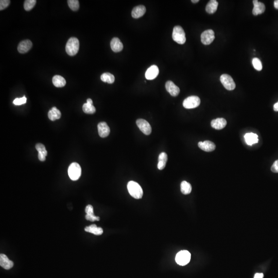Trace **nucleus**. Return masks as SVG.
I'll return each mask as SVG.
<instances>
[{"mask_svg":"<svg viewBox=\"0 0 278 278\" xmlns=\"http://www.w3.org/2000/svg\"><path fill=\"white\" fill-rule=\"evenodd\" d=\"M127 189L129 193L133 198L139 200L142 198L143 195V191L142 187L136 182L130 181L127 184Z\"/></svg>","mask_w":278,"mask_h":278,"instance_id":"f257e3e1","label":"nucleus"},{"mask_svg":"<svg viewBox=\"0 0 278 278\" xmlns=\"http://www.w3.org/2000/svg\"><path fill=\"white\" fill-rule=\"evenodd\" d=\"M79 41L75 37H71L68 40L65 46V51L70 56L75 55L79 51Z\"/></svg>","mask_w":278,"mask_h":278,"instance_id":"f03ea898","label":"nucleus"},{"mask_svg":"<svg viewBox=\"0 0 278 278\" xmlns=\"http://www.w3.org/2000/svg\"><path fill=\"white\" fill-rule=\"evenodd\" d=\"M173 39L177 43L183 44L186 43V37L185 31L180 26H176L173 29Z\"/></svg>","mask_w":278,"mask_h":278,"instance_id":"7ed1b4c3","label":"nucleus"},{"mask_svg":"<svg viewBox=\"0 0 278 278\" xmlns=\"http://www.w3.org/2000/svg\"><path fill=\"white\" fill-rule=\"evenodd\" d=\"M82 174V168L78 163L73 162L71 163L68 168V175L71 180H77Z\"/></svg>","mask_w":278,"mask_h":278,"instance_id":"20e7f679","label":"nucleus"},{"mask_svg":"<svg viewBox=\"0 0 278 278\" xmlns=\"http://www.w3.org/2000/svg\"><path fill=\"white\" fill-rule=\"evenodd\" d=\"M191 257V255L189 251L187 250H182L176 254V262L179 265L185 266L190 261Z\"/></svg>","mask_w":278,"mask_h":278,"instance_id":"39448f33","label":"nucleus"},{"mask_svg":"<svg viewBox=\"0 0 278 278\" xmlns=\"http://www.w3.org/2000/svg\"><path fill=\"white\" fill-rule=\"evenodd\" d=\"M200 100L197 96H191L186 98L183 102V106L186 109H193L200 106Z\"/></svg>","mask_w":278,"mask_h":278,"instance_id":"423d86ee","label":"nucleus"},{"mask_svg":"<svg viewBox=\"0 0 278 278\" xmlns=\"http://www.w3.org/2000/svg\"><path fill=\"white\" fill-rule=\"evenodd\" d=\"M220 79L222 85L228 90L231 91L235 88V83L231 76L226 74H222Z\"/></svg>","mask_w":278,"mask_h":278,"instance_id":"0eeeda50","label":"nucleus"},{"mask_svg":"<svg viewBox=\"0 0 278 278\" xmlns=\"http://www.w3.org/2000/svg\"><path fill=\"white\" fill-rule=\"evenodd\" d=\"M137 125L141 131L145 135H149L151 132V126L145 119H140L137 120Z\"/></svg>","mask_w":278,"mask_h":278,"instance_id":"6e6552de","label":"nucleus"},{"mask_svg":"<svg viewBox=\"0 0 278 278\" xmlns=\"http://www.w3.org/2000/svg\"><path fill=\"white\" fill-rule=\"evenodd\" d=\"M214 32L212 29L205 30L201 34V43L204 45L211 44L214 41Z\"/></svg>","mask_w":278,"mask_h":278,"instance_id":"1a4fd4ad","label":"nucleus"},{"mask_svg":"<svg viewBox=\"0 0 278 278\" xmlns=\"http://www.w3.org/2000/svg\"><path fill=\"white\" fill-rule=\"evenodd\" d=\"M165 88L166 91L171 94L172 96H177L180 93V89L173 82L168 80L165 83Z\"/></svg>","mask_w":278,"mask_h":278,"instance_id":"9d476101","label":"nucleus"},{"mask_svg":"<svg viewBox=\"0 0 278 278\" xmlns=\"http://www.w3.org/2000/svg\"><path fill=\"white\" fill-rule=\"evenodd\" d=\"M98 134L101 138H106L108 136L110 132V129L106 122H102L98 123L97 125Z\"/></svg>","mask_w":278,"mask_h":278,"instance_id":"9b49d317","label":"nucleus"},{"mask_svg":"<svg viewBox=\"0 0 278 278\" xmlns=\"http://www.w3.org/2000/svg\"><path fill=\"white\" fill-rule=\"evenodd\" d=\"M159 73V68L157 65H151L147 70L145 73V77L148 80H153L157 77Z\"/></svg>","mask_w":278,"mask_h":278,"instance_id":"f8f14e48","label":"nucleus"},{"mask_svg":"<svg viewBox=\"0 0 278 278\" xmlns=\"http://www.w3.org/2000/svg\"><path fill=\"white\" fill-rule=\"evenodd\" d=\"M33 43L31 41L28 39L24 40L20 42V43L19 44L18 46V51L19 53L21 54L27 53V52L31 49Z\"/></svg>","mask_w":278,"mask_h":278,"instance_id":"ddd939ff","label":"nucleus"},{"mask_svg":"<svg viewBox=\"0 0 278 278\" xmlns=\"http://www.w3.org/2000/svg\"><path fill=\"white\" fill-rule=\"evenodd\" d=\"M0 265L3 268L8 270L14 266V262L9 260L6 255L4 254H0Z\"/></svg>","mask_w":278,"mask_h":278,"instance_id":"4468645a","label":"nucleus"},{"mask_svg":"<svg viewBox=\"0 0 278 278\" xmlns=\"http://www.w3.org/2000/svg\"><path fill=\"white\" fill-rule=\"evenodd\" d=\"M198 146L201 150L207 152H211L214 150L216 148L215 144L210 141H205L204 142H200Z\"/></svg>","mask_w":278,"mask_h":278,"instance_id":"2eb2a0df","label":"nucleus"},{"mask_svg":"<svg viewBox=\"0 0 278 278\" xmlns=\"http://www.w3.org/2000/svg\"><path fill=\"white\" fill-rule=\"evenodd\" d=\"M211 125L213 128L217 130H221L225 127L227 125V121L224 118H217L213 119L211 122Z\"/></svg>","mask_w":278,"mask_h":278,"instance_id":"dca6fc26","label":"nucleus"},{"mask_svg":"<svg viewBox=\"0 0 278 278\" xmlns=\"http://www.w3.org/2000/svg\"><path fill=\"white\" fill-rule=\"evenodd\" d=\"M253 3L254 5L253 9V14L254 16H257L260 14H263L265 11V6L263 3L258 2L257 0L253 1Z\"/></svg>","mask_w":278,"mask_h":278,"instance_id":"f3484780","label":"nucleus"},{"mask_svg":"<svg viewBox=\"0 0 278 278\" xmlns=\"http://www.w3.org/2000/svg\"><path fill=\"white\" fill-rule=\"evenodd\" d=\"M85 212L87 213L86 215V219L91 222L100 221V217L98 216H96L94 214L93 208L92 206L89 204L85 208Z\"/></svg>","mask_w":278,"mask_h":278,"instance_id":"a211bd4d","label":"nucleus"},{"mask_svg":"<svg viewBox=\"0 0 278 278\" xmlns=\"http://www.w3.org/2000/svg\"><path fill=\"white\" fill-rule=\"evenodd\" d=\"M146 12V8L143 5H139L133 8L132 12V17L138 19L142 17Z\"/></svg>","mask_w":278,"mask_h":278,"instance_id":"6ab92c4d","label":"nucleus"},{"mask_svg":"<svg viewBox=\"0 0 278 278\" xmlns=\"http://www.w3.org/2000/svg\"><path fill=\"white\" fill-rule=\"evenodd\" d=\"M111 48L114 52H119L123 49V44L118 38H114L110 43Z\"/></svg>","mask_w":278,"mask_h":278,"instance_id":"aec40b11","label":"nucleus"},{"mask_svg":"<svg viewBox=\"0 0 278 278\" xmlns=\"http://www.w3.org/2000/svg\"><path fill=\"white\" fill-rule=\"evenodd\" d=\"M245 141L248 145H253V144L258 143V136L253 133H246L244 136Z\"/></svg>","mask_w":278,"mask_h":278,"instance_id":"412c9836","label":"nucleus"},{"mask_svg":"<svg viewBox=\"0 0 278 278\" xmlns=\"http://www.w3.org/2000/svg\"><path fill=\"white\" fill-rule=\"evenodd\" d=\"M218 3L216 0H211L208 2L206 7V11L209 14H213L217 9Z\"/></svg>","mask_w":278,"mask_h":278,"instance_id":"4be33fe9","label":"nucleus"},{"mask_svg":"<svg viewBox=\"0 0 278 278\" xmlns=\"http://www.w3.org/2000/svg\"><path fill=\"white\" fill-rule=\"evenodd\" d=\"M85 231L91 233L96 235H100L103 234V229L101 227H97L95 224H93L91 225L86 227L85 229Z\"/></svg>","mask_w":278,"mask_h":278,"instance_id":"5701e85b","label":"nucleus"},{"mask_svg":"<svg viewBox=\"0 0 278 278\" xmlns=\"http://www.w3.org/2000/svg\"><path fill=\"white\" fill-rule=\"evenodd\" d=\"M168 161V155L164 152H162L159 155L158 157V168L159 170H162L166 166V162Z\"/></svg>","mask_w":278,"mask_h":278,"instance_id":"b1692460","label":"nucleus"},{"mask_svg":"<svg viewBox=\"0 0 278 278\" xmlns=\"http://www.w3.org/2000/svg\"><path fill=\"white\" fill-rule=\"evenodd\" d=\"M61 112L57 108L55 107L52 108L48 113V117L50 120L54 121L56 119H58L61 118Z\"/></svg>","mask_w":278,"mask_h":278,"instance_id":"393cba45","label":"nucleus"},{"mask_svg":"<svg viewBox=\"0 0 278 278\" xmlns=\"http://www.w3.org/2000/svg\"><path fill=\"white\" fill-rule=\"evenodd\" d=\"M53 83L55 86L58 88H61L65 86L66 81L64 77L60 75H55L52 79Z\"/></svg>","mask_w":278,"mask_h":278,"instance_id":"a878e982","label":"nucleus"},{"mask_svg":"<svg viewBox=\"0 0 278 278\" xmlns=\"http://www.w3.org/2000/svg\"><path fill=\"white\" fill-rule=\"evenodd\" d=\"M101 79L103 82L107 83L110 84L114 83L115 80V77L114 75L108 72L103 73L101 76Z\"/></svg>","mask_w":278,"mask_h":278,"instance_id":"bb28decb","label":"nucleus"},{"mask_svg":"<svg viewBox=\"0 0 278 278\" xmlns=\"http://www.w3.org/2000/svg\"><path fill=\"white\" fill-rule=\"evenodd\" d=\"M181 187V192L182 193L185 195H187L191 193L192 191V186L190 183L187 182L186 181H183L182 182L180 185Z\"/></svg>","mask_w":278,"mask_h":278,"instance_id":"cd10ccee","label":"nucleus"},{"mask_svg":"<svg viewBox=\"0 0 278 278\" xmlns=\"http://www.w3.org/2000/svg\"><path fill=\"white\" fill-rule=\"evenodd\" d=\"M83 112L87 114H93L96 111V109L93 104L87 103L83 105Z\"/></svg>","mask_w":278,"mask_h":278,"instance_id":"c85d7f7f","label":"nucleus"},{"mask_svg":"<svg viewBox=\"0 0 278 278\" xmlns=\"http://www.w3.org/2000/svg\"><path fill=\"white\" fill-rule=\"evenodd\" d=\"M36 3V0H26L24 1V9L26 11H30L35 6Z\"/></svg>","mask_w":278,"mask_h":278,"instance_id":"c756f323","label":"nucleus"},{"mask_svg":"<svg viewBox=\"0 0 278 278\" xmlns=\"http://www.w3.org/2000/svg\"><path fill=\"white\" fill-rule=\"evenodd\" d=\"M68 4L70 9L73 11H77L79 8V3L78 0H69Z\"/></svg>","mask_w":278,"mask_h":278,"instance_id":"7c9ffc66","label":"nucleus"},{"mask_svg":"<svg viewBox=\"0 0 278 278\" xmlns=\"http://www.w3.org/2000/svg\"><path fill=\"white\" fill-rule=\"evenodd\" d=\"M36 148L38 151V154H41L44 156H47V152L46 150V147L43 144L41 143L37 144L36 145Z\"/></svg>","mask_w":278,"mask_h":278,"instance_id":"2f4dec72","label":"nucleus"},{"mask_svg":"<svg viewBox=\"0 0 278 278\" xmlns=\"http://www.w3.org/2000/svg\"><path fill=\"white\" fill-rule=\"evenodd\" d=\"M253 65L254 69L257 71H260L262 70V64L260 59L258 58H254L253 59Z\"/></svg>","mask_w":278,"mask_h":278,"instance_id":"473e14b6","label":"nucleus"},{"mask_svg":"<svg viewBox=\"0 0 278 278\" xmlns=\"http://www.w3.org/2000/svg\"><path fill=\"white\" fill-rule=\"evenodd\" d=\"M26 101H27V98L25 96H24L23 97H21V98H16L13 101V103L16 106H19V105L25 104L26 103Z\"/></svg>","mask_w":278,"mask_h":278,"instance_id":"72a5a7b5","label":"nucleus"},{"mask_svg":"<svg viewBox=\"0 0 278 278\" xmlns=\"http://www.w3.org/2000/svg\"><path fill=\"white\" fill-rule=\"evenodd\" d=\"M11 1L9 0H1L0 1V10L2 11L9 6Z\"/></svg>","mask_w":278,"mask_h":278,"instance_id":"f704fd0d","label":"nucleus"},{"mask_svg":"<svg viewBox=\"0 0 278 278\" xmlns=\"http://www.w3.org/2000/svg\"><path fill=\"white\" fill-rule=\"evenodd\" d=\"M271 170L272 172L278 173V160L274 162V164H272L271 168Z\"/></svg>","mask_w":278,"mask_h":278,"instance_id":"c9c22d12","label":"nucleus"},{"mask_svg":"<svg viewBox=\"0 0 278 278\" xmlns=\"http://www.w3.org/2000/svg\"><path fill=\"white\" fill-rule=\"evenodd\" d=\"M46 156L41 154H38V159L41 161H44L46 160Z\"/></svg>","mask_w":278,"mask_h":278,"instance_id":"e433bc0d","label":"nucleus"},{"mask_svg":"<svg viewBox=\"0 0 278 278\" xmlns=\"http://www.w3.org/2000/svg\"><path fill=\"white\" fill-rule=\"evenodd\" d=\"M264 275L262 273H257L255 274L254 278H263Z\"/></svg>","mask_w":278,"mask_h":278,"instance_id":"4c0bfd02","label":"nucleus"},{"mask_svg":"<svg viewBox=\"0 0 278 278\" xmlns=\"http://www.w3.org/2000/svg\"><path fill=\"white\" fill-rule=\"evenodd\" d=\"M274 110L275 111H278V101L277 103H276L274 105Z\"/></svg>","mask_w":278,"mask_h":278,"instance_id":"58836bf2","label":"nucleus"},{"mask_svg":"<svg viewBox=\"0 0 278 278\" xmlns=\"http://www.w3.org/2000/svg\"><path fill=\"white\" fill-rule=\"evenodd\" d=\"M274 6L276 9H278V0H276L274 2Z\"/></svg>","mask_w":278,"mask_h":278,"instance_id":"ea45409f","label":"nucleus"},{"mask_svg":"<svg viewBox=\"0 0 278 278\" xmlns=\"http://www.w3.org/2000/svg\"><path fill=\"white\" fill-rule=\"evenodd\" d=\"M87 103H89V104H93V101L92 100H91V98H88L87 100Z\"/></svg>","mask_w":278,"mask_h":278,"instance_id":"a19ab883","label":"nucleus"},{"mask_svg":"<svg viewBox=\"0 0 278 278\" xmlns=\"http://www.w3.org/2000/svg\"><path fill=\"white\" fill-rule=\"evenodd\" d=\"M199 1H200L199 0H192V2L193 3H198Z\"/></svg>","mask_w":278,"mask_h":278,"instance_id":"79ce46f5","label":"nucleus"}]
</instances>
